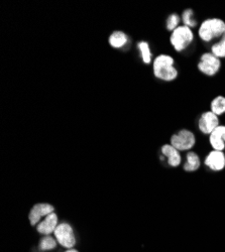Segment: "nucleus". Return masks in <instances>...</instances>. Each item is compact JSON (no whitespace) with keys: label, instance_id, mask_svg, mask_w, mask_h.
I'll return each mask as SVG.
<instances>
[{"label":"nucleus","instance_id":"f257e3e1","mask_svg":"<svg viewBox=\"0 0 225 252\" xmlns=\"http://www.w3.org/2000/svg\"><path fill=\"white\" fill-rule=\"evenodd\" d=\"M154 76L164 82H173L178 78V69L175 66V60L168 54H161L153 61Z\"/></svg>","mask_w":225,"mask_h":252},{"label":"nucleus","instance_id":"f03ea898","mask_svg":"<svg viewBox=\"0 0 225 252\" xmlns=\"http://www.w3.org/2000/svg\"><path fill=\"white\" fill-rule=\"evenodd\" d=\"M225 32V21L218 17L203 20L198 29V36L204 43H210L215 39H221Z\"/></svg>","mask_w":225,"mask_h":252},{"label":"nucleus","instance_id":"7ed1b4c3","mask_svg":"<svg viewBox=\"0 0 225 252\" xmlns=\"http://www.w3.org/2000/svg\"><path fill=\"white\" fill-rule=\"evenodd\" d=\"M194 41V32L192 29L186 27V25H180L175 31L171 32L170 43L173 48L178 53H182L188 48Z\"/></svg>","mask_w":225,"mask_h":252},{"label":"nucleus","instance_id":"20e7f679","mask_svg":"<svg viewBox=\"0 0 225 252\" xmlns=\"http://www.w3.org/2000/svg\"><path fill=\"white\" fill-rule=\"evenodd\" d=\"M198 71L208 77H214L221 69V60L211 52L201 55L197 65Z\"/></svg>","mask_w":225,"mask_h":252},{"label":"nucleus","instance_id":"39448f33","mask_svg":"<svg viewBox=\"0 0 225 252\" xmlns=\"http://www.w3.org/2000/svg\"><path fill=\"white\" fill-rule=\"evenodd\" d=\"M170 144L179 151H186L192 149L196 144V136L189 129H181L171 136Z\"/></svg>","mask_w":225,"mask_h":252},{"label":"nucleus","instance_id":"423d86ee","mask_svg":"<svg viewBox=\"0 0 225 252\" xmlns=\"http://www.w3.org/2000/svg\"><path fill=\"white\" fill-rule=\"evenodd\" d=\"M219 125V116L210 110L203 112L198 119V129L205 135H210Z\"/></svg>","mask_w":225,"mask_h":252},{"label":"nucleus","instance_id":"0eeeda50","mask_svg":"<svg viewBox=\"0 0 225 252\" xmlns=\"http://www.w3.org/2000/svg\"><path fill=\"white\" fill-rule=\"evenodd\" d=\"M55 237L57 241L66 248H72L76 244V238H75L74 231L72 227L68 223H61L55 230Z\"/></svg>","mask_w":225,"mask_h":252},{"label":"nucleus","instance_id":"6e6552de","mask_svg":"<svg viewBox=\"0 0 225 252\" xmlns=\"http://www.w3.org/2000/svg\"><path fill=\"white\" fill-rule=\"evenodd\" d=\"M204 165L213 172H221L225 168V154L220 150H211L206 156Z\"/></svg>","mask_w":225,"mask_h":252},{"label":"nucleus","instance_id":"1a4fd4ad","mask_svg":"<svg viewBox=\"0 0 225 252\" xmlns=\"http://www.w3.org/2000/svg\"><path fill=\"white\" fill-rule=\"evenodd\" d=\"M55 208L51 204L47 203H40L36 204L32 207V209L30 212V222L32 226L39 224L41 222V219L43 217H47L49 214L54 213Z\"/></svg>","mask_w":225,"mask_h":252},{"label":"nucleus","instance_id":"9d476101","mask_svg":"<svg viewBox=\"0 0 225 252\" xmlns=\"http://www.w3.org/2000/svg\"><path fill=\"white\" fill-rule=\"evenodd\" d=\"M161 151L162 156H164L168 159V163L170 167L177 168L181 165L182 162V156L180 151L175 148L172 144H164L161 148Z\"/></svg>","mask_w":225,"mask_h":252},{"label":"nucleus","instance_id":"9b49d317","mask_svg":"<svg viewBox=\"0 0 225 252\" xmlns=\"http://www.w3.org/2000/svg\"><path fill=\"white\" fill-rule=\"evenodd\" d=\"M57 227H58V216L56 213H52L47 217H45L43 221H41L39 224H37L36 230L39 233L47 236L55 232Z\"/></svg>","mask_w":225,"mask_h":252},{"label":"nucleus","instance_id":"f8f14e48","mask_svg":"<svg viewBox=\"0 0 225 252\" xmlns=\"http://www.w3.org/2000/svg\"><path fill=\"white\" fill-rule=\"evenodd\" d=\"M209 143L214 150L223 151L225 149V125L220 124L209 135Z\"/></svg>","mask_w":225,"mask_h":252},{"label":"nucleus","instance_id":"ddd939ff","mask_svg":"<svg viewBox=\"0 0 225 252\" xmlns=\"http://www.w3.org/2000/svg\"><path fill=\"white\" fill-rule=\"evenodd\" d=\"M200 166H201L200 157L196 153H194V151H189V153L186 155V161L183 166L184 171L188 173H193L198 171L200 169Z\"/></svg>","mask_w":225,"mask_h":252},{"label":"nucleus","instance_id":"4468645a","mask_svg":"<svg viewBox=\"0 0 225 252\" xmlns=\"http://www.w3.org/2000/svg\"><path fill=\"white\" fill-rule=\"evenodd\" d=\"M128 41H129L128 34L121 31L113 32L109 35V39H108V43H109L110 47H114V48L123 47L128 44Z\"/></svg>","mask_w":225,"mask_h":252},{"label":"nucleus","instance_id":"2eb2a0df","mask_svg":"<svg viewBox=\"0 0 225 252\" xmlns=\"http://www.w3.org/2000/svg\"><path fill=\"white\" fill-rule=\"evenodd\" d=\"M210 111L217 116H221L225 113V97L222 95L213 98L210 103Z\"/></svg>","mask_w":225,"mask_h":252},{"label":"nucleus","instance_id":"dca6fc26","mask_svg":"<svg viewBox=\"0 0 225 252\" xmlns=\"http://www.w3.org/2000/svg\"><path fill=\"white\" fill-rule=\"evenodd\" d=\"M137 47H139L141 58L145 64H146V65L151 64L152 61H154V60H152V52H151V47H149V44L147 42L143 41V42L139 43Z\"/></svg>","mask_w":225,"mask_h":252},{"label":"nucleus","instance_id":"f3484780","mask_svg":"<svg viewBox=\"0 0 225 252\" xmlns=\"http://www.w3.org/2000/svg\"><path fill=\"white\" fill-rule=\"evenodd\" d=\"M211 53L220 60L225 59V32L217 43L212 45Z\"/></svg>","mask_w":225,"mask_h":252},{"label":"nucleus","instance_id":"a211bd4d","mask_svg":"<svg viewBox=\"0 0 225 252\" xmlns=\"http://www.w3.org/2000/svg\"><path fill=\"white\" fill-rule=\"evenodd\" d=\"M182 21L184 25L188 27L190 29H194L197 27V20L194 17V11L193 9H185L182 14Z\"/></svg>","mask_w":225,"mask_h":252},{"label":"nucleus","instance_id":"6ab92c4d","mask_svg":"<svg viewBox=\"0 0 225 252\" xmlns=\"http://www.w3.org/2000/svg\"><path fill=\"white\" fill-rule=\"evenodd\" d=\"M182 17L178 14H171L166 20V29L171 32L180 27Z\"/></svg>","mask_w":225,"mask_h":252},{"label":"nucleus","instance_id":"aec40b11","mask_svg":"<svg viewBox=\"0 0 225 252\" xmlns=\"http://www.w3.org/2000/svg\"><path fill=\"white\" fill-rule=\"evenodd\" d=\"M57 246V241L51 236L47 235L44 237L41 241L40 247L42 250H52Z\"/></svg>","mask_w":225,"mask_h":252},{"label":"nucleus","instance_id":"412c9836","mask_svg":"<svg viewBox=\"0 0 225 252\" xmlns=\"http://www.w3.org/2000/svg\"><path fill=\"white\" fill-rule=\"evenodd\" d=\"M66 252H78L77 250H75V249H69L68 251H66Z\"/></svg>","mask_w":225,"mask_h":252}]
</instances>
